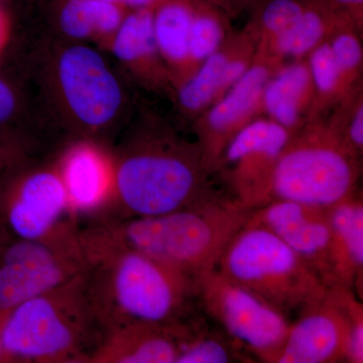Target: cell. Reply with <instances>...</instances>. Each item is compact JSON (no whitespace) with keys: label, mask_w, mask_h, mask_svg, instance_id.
<instances>
[{"label":"cell","mask_w":363,"mask_h":363,"mask_svg":"<svg viewBox=\"0 0 363 363\" xmlns=\"http://www.w3.org/2000/svg\"><path fill=\"white\" fill-rule=\"evenodd\" d=\"M91 300L105 330L133 323L177 325L193 316L195 279L125 247L97 223L79 229Z\"/></svg>","instance_id":"obj_1"},{"label":"cell","mask_w":363,"mask_h":363,"mask_svg":"<svg viewBox=\"0 0 363 363\" xmlns=\"http://www.w3.org/2000/svg\"><path fill=\"white\" fill-rule=\"evenodd\" d=\"M201 150L174 135L145 136L121 154L101 219L157 216L185 209L216 194Z\"/></svg>","instance_id":"obj_2"},{"label":"cell","mask_w":363,"mask_h":363,"mask_svg":"<svg viewBox=\"0 0 363 363\" xmlns=\"http://www.w3.org/2000/svg\"><path fill=\"white\" fill-rule=\"evenodd\" d=\"M252 210L219 193L193 206L157 215L98 219L109 238L194 279L213 269Z\"/></svg>","instance_id":"obj_3"},{"label":"cell","mask_w":363,"mask_h":363,"mask_svg":"<svg viewBox=\"0 0 363 363\" xmlns=\"http://www.w3.org/2000/svg\"><path fill=\"white\" fill-rule=\"evenodd\" d=\"M106 330L98 319L85 271L0 318L4 359L92 362Z\"/></svg>","instance_id":"obj_4"},{"label":"cell","mask_w":363,"mask_h":363,"mask_svg":"<svg viewBox=\"0 0 363 363\" xmlns=\"http://www.w3.org/2000/svg\"><path fill=\"white\" fill-rule=\"evenodd\" d=\"M215 269L284 314L302 311L328 290L317 272L279 236L248 221L233 236Z\"/></svg>","instance_id":"obj_5"},{"label":"cell","mask_w":363,"mask_h":363,"mask_svg":"<svg viewBox=\"0 0 363 363\" xmlns=\"http://www.w3.org/2000/svg\"><path fill=\"white\" fill-rule=\"evenodd\" d=\"M360 157L351 152L324 117H317L291 136L281 152L271 199L331 208L357 191Z\"/></svg>","instance_id":"obj_6"},{"label":"cell","mask_w":363,"mask_h":363,"mask_svg":"<svg viewBox=\"0 0 363 363\" xmlns=\"http://www.w3.org/2000/svg\"><path fill=\"white\" fill-rule=\"evenodd\" d=\"M194 279L198 302L226 335L259 362L277 363L290 330L286 314L217 269Z\"/></svg>","instance_id":"obj_7"},{"label":"cell","mask_w":363,"mask_h":363,"mask_svg":"<svg viewBox=\"0 0 363 363\" xmlns=\"http://www.w3.org/2000/svg\"><path fill=\"white\" fill-rule=\"evenodd\" d=\"M78 231L74 224L45 240L7 241L0 250V318L85 271Z\"/></svg>","instance_id":"obj_8"},{"label":"cell","mask_w":363,"mask_h":363,"mask_svg":"<svg viewBox=\"0 0 363 363\" xmlns=\"http://www.w3.org/2000/svg\"><path fill=\"white\" fill-rule=\"evenodd\" d=\"M16 161L0 171V225L6 233L16 240H45L75 224L60 174L39 169L20 175Z\"/></svg>","instance_id":"obj_9"},{"label":"cell","mask_w":363,"mask_h":363,"mask_svg":"<svg viewBox=\"0 0 363 363\" xmlns=\"http://www.w3.org/2000/svg\"><path fill=\"white\" fill-rule=\"evenodd\" d=\"M292 135L272 119L259 116L234 135L215 171L231 199L248 210L269 202L277 162Z\"/></svg>","instance_id":"obj_10"},{"label":"cell","mask_w":363,"mask_h":363,"mask_svg":"<svg viewBox=\"0 0 363 363\" xmlns=\"http://www.w3.org/2000/svg\"><path fill=\"white\" fill-rule=\"evenodd\" d=\"M362 316L354 291L329 288L291 324L277 363L348 362L351 328Z\"/></svg>","instance_id":"obj_11"},{"label":"cell","mask_w":363,"mask_h":363,"mask_svg":"<svg viewBox=\"0 0 363 363\" xmlns=\"http://www.w3.org/2000/svg\"><path fill=\"white\" fill-rule=\"evenodd\" d=\"M281 62L255 52L247 71L225 94L195 119V142L214 175L222 152L238 131L262 113V93Z\"/></svg>","instance_id":"obj_12"},{"label":"cell","mask_w":363,"mask_h":363,"mask_svg":"<svg viewBox=\"0 0 363 363\" xmlns=\"http://www.w3.org/2000/svg\"><path fill=\"white\" fill-rule=\"evenodd\" d=\"M60 86L76 119L90 128L111 123L123 104V90L99 52L75 45L62 52Z\"/></svg>","instance_id":"obj_13"},{"label":"cell","mask_w":363,"mask_h":363,"mask_svg":"<svg viewBox=\"0 0 363 363\" xmlns=\"http://www.w3.org/2000/svg\"><path fill=\"white\" fill-rule=\"evenodd\" d=\"M330 208L274 200L253 209L248 222L266 227L317 272L327 288L333 286Z\"/></svg>","instance_id":"obj_14"},{"label":"cell","mask_w":363,"mask_h":363,"mask_svg":"<svg viewBox=\"0 0 363 363\" xmlns=\"http://www.w3.org/2000/svg\"><path fill=\"white\" fill-rule=\"evenodd\" d=\"M257 45L247 30L230 32L221 47L187 79L177 86L181 111L198 118L230 89L255 60Z\"/></svg>","instance_id":"obj_15"},{"label":"cell","mask_w":363,"mask_h":363,"mask_svg":"<svg viewBox=\"0 0 363 363\" xmlns=\"http://www.w3.org/2000/svg\"><path fill=\"white\" fill-rule=\"evenodd\" d=\"M181 325L133 323L112 329L92 362L176 363Z\"/></svg>","instance_id":"obj_16"},{"label":"cell","mask_w":363,"mask_h":363,"mask_svg":"<svg viewBox=\"0 0 363 363\" xmlns=\"http://www.w3.org/2000/svg\"><path fill=\"white\" fill-rule=\"evenodd\" d=\"M315 91L305 59L284 63L262 93V113L292 135L313 119Z\"/></svg>","instance_id":"obj_17"},{"label":"cell","mask_w":363,"mask_h":363,"mask_svg":"<svg viewBox=\"0 0 363 363\" xmlns=\"http://www.w3.org/2000/svg\"><path fill=\"white\" fill-rule=\"evenodd\" d=\"M59 174L74 216L102 211L111 196L112 171L99 150L87 145L74 147L64 157Z\"/></svg>","instance_id":"obj_18"},{"label":"cell","mask_w":363,"mask_h":363,"mask_svg":"<svg viewBox=\"0 0 363 363\" xmlns=\"http://www.w3.org/2000/svg\"><path fill=\"white\" fill-rule=\"evenodd\" d=\"M332 228L333 286L353 290L362 283L363 201L357 192L329 209Z\"/></svg>","instance_id":"obj_19"},{"label":"cell","mask_w":363,"mask_h":363,"mask_svg":"<svg viewBox=\"0 0 363 363\" xmlns=\"http://www.w3.org/2000/svg\"><path fill=\"white\" fill-rule=\"evenodd\" d=\"M193 0H164L154 9V28L160 56L175 74L177 86L193 74L189 39Z\"/></svg>","instance_id":"obj_20"},{"label":"cell","mask_w":363,"mask_h":363,"mask_svg":"<svg viewBox=\"0 0 363 363\" xmlns=\"http://www.w3.org/2000/svg\"><path fill=\"white\" fill-rule=\"evenodd\" d=\"M343 23L350 21L344 20L320 0H307L298 21L272 45L267 54L262 55L281 63H286V59H305Z\"/></svg>","instance_id":"obj_21"},{"label":"cell","mask_w":363,"mask_h":363,"mask_svg":"<svg viewBox=\"0 0 363 363\" xmlns=\"http://www.w3.org/2000/svg\"><path fill=\"white\" fill-rule=\"evenodd\" d=\"M123 9L121 4L102 0H66L60 11V28L76 40L113 35L123 20Z\"/></svg>","instance_id":"obj_22"},{"label":"cell","mask_w":363,"mask_h":363,"mask_svg":"<svg viewBox=\"0 0 363 363\" xmlns=\"http://www.w3.org/2000/svg\"><path fill=\"white\" fill-rule=\"evenodd\" d=\"M112 52L123 63L150 67L156 63L157 50L154 9H133L124 16L112 40Z\"/></svg>","instance_id":"obj_23"},{"label":"cell","mask_w":363,"mask_h":363,"mask_svg":"<svg viewBox=\"0 0 363 363\" xmlns=\"http://www.w3.org/2000/svg\"><path fill=\"white\" fill-rule=\"evenodd\" d=\"M241 350L233 339L207 331L192 316L182 324L180 352L176 363L247 362Z\"/></svg>","instance_id":"obj_24"},{"label":"cell","mask_w":363,"mask_h":363,"mask_svg":"<svg viewBox=\"0 0 363 363\" xmlns=\"http://www.w3.org/2000/svg\"><path fill=\"white\" fill-rule=\"evenodd\" d=\"M228 16L205 0H193L189 57L193 73L223 44L229 30Z\"/></svg>","instance_id":"obj_25"},{"label":"cell","mask_w":363,"mask_h":363,"mask_svg":"<svg viewBox=\"0 0 363 363\" xmlns=\"http://www.w3.org/2000/svg\"><path fill=\"white\" fill-rule=\"evenodd\" d=\"M307 0H262L245 30L257 44V52L267 54L272 45L298 21Z\"/></svg>","instance_id":"obj_26"},{"label":"cell","mask_w":363,"mask_h":363,"mask_svg":"<svg viewBox=\"0 0 363 363\" xmlns=\"http://www.w3.org/2000/svg\"><path fill=\"white\" fill-rule=\"evenodd\" d=\"M308 66L314 86L315 102L313 119L321 117L323 112L350 94L344 85L328 42L318 45L307 57Z\"/></svg>","instance_id":"obj_27"},{"label":"cell","mask_w":363,"mask_h":363,"mask_svg":"<svg viewBox=\"0 0 363 363\" xmlns=\"http://www.w3.org/2000/svg\"><path fill=\"white\" fill-rule=\"evenodd\" d=\"M359 30L353 23H343L327 40L348 92L362 84L363 51Z\"/></svg>","instance_id":"obj_28"},{"label":"cell","mask_w":363,"mask_h":363,"mask_svg":"<svg viewBox=\"0 0 363 363\" xmlns=\"http://www.w3.org/2000/svg\"><path fill=\"white\" fill-rule=\"evenodd\" d=\"M332 130L337 133L344 145L362 157L363 152L362 84L334 106V113L326 118Z\"/></svg>","instance_id":"obj_29"},{"label":"cell","mask_w":363,"mask_h":363,"mask_svg":"<svg viewBox=\"0 0 363 363\" xmlns=\"http://www.w3.org/2000/svg\"><path fill=\"white\" fill-rule=\"evenodd\" d=\"M18 101L9 83L0 76V138L18 147V142L7 130L18 112Z\"/></svg>","instance_id":"obj_30"},{"label":"cell","mask_w":363,"mask_h":363,"mask_svg":"<svg viewBox=\"0 0 363 363\" xmlns=\"http://www.w3.org/2000/svg\"><path fill=\"white\" fill-rule=\"evenodd\" d=\"M331 11L344 20L350 21L362 30L363 21V0H320Z\"/></svg>","instance_id":"obj_31"},{"label":"cell","mask_w":363,"mask_h":363,"mask_svg":"<svg viewBox=\"0 0 363 363\" xmlns=\"http://www.w3.org/2000/svg\"><path fill=\"white\" fill-rule=\"evenodd\" d=\"M212 6L221 9L227 16L240 13L247 7L257 6L262 0H205Z\"/></svg>","instance_id":"obj_32"},{"label":"cell","mask_w":363,"mask_h":363,"mask_svg":"<svg viewBox=\"0 0 363 363\" xmlns=\"http://www.w3.org/2000/svg\"><path fill=\"white\" fill-rule=\"evenodd\" d=\"M21 157L20 150L11 143L0 138V171Z\"/></svg>","instance_id":"obj_33"},{"label":"cell","mask_w":363,"mask_h":363,"mask_svg":"<svg viewBox=\"0 0 363 363\" xmlns=\"http://www.w3.org/2000/svg\"><path fill=\"white\" fill-rule=\"evenodd\" d=\"M164 0H118V4L131 9H152L159 6Z\"/></svg>","instance_id":"obj_34"},{"label":"cell","mask_w":363,"mask_h":363,"mask_svg":"<svg viewBox=\"0 0 363 363\" xmlns=\"http://www.w3.org/2000/svg\"><path fill=\"white\" fill-rule=\"evenodd\" d=\"M11 236L9 235L4 230V227L0 225V248L4 247V245L11 240Z\"/></svg>","instance_id":"obj_35"},{"label":"cell","mask_w":363,"mask_h":363,"mask_svg":"<svg viewBox=\"0 0 363 363\" xmlns=\"http://www.w3.org/2000/svg\"><path fill=\"white\" fill-rule=\"evenodd\" d=\"M4 11L0 9V30H1L2 28V23H4Z\"/></svg>","instance_id":"obj_36"},{"label":"cell","mask_w":363,"mask_h":363,"mask_svg":"<svg viewBox=\"0 0 363 363\" xmlns=\"http://www.w3.org/2000/svg\"><path fill=\"white\" fill-rule=\"evenodd\" d=\"M4 359V351H2L1 343H0V360Z\"/></svg>","instance_id":"obj_37"},{"label":"cell","mask_w":363,"mask_h":363,"mask_svg":"<svg viewBox=\"0 0 363 363\" xmlns=\"http://www.w3.org/2000/svg\"><path fill=\"white\" fill-rule=\"evenodd\" d=\"M102 1L114 2V4H118V0H102Z\"/></svg>","instance_id":"obj_38"}]
</instances>
